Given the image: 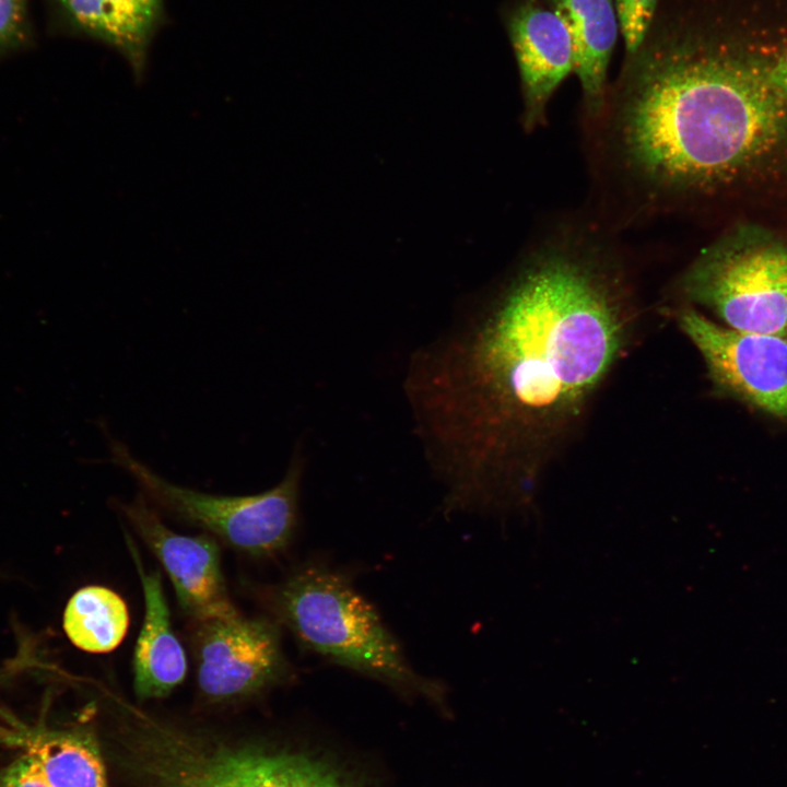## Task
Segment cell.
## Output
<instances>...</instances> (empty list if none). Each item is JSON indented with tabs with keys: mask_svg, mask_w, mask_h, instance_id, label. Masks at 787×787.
Instances as JSON below:
<instances>
[{
	"mask_svg": "<svg viewBox=\"0 0 787 787\" xmlns=\"http://www.w3.org/2000/svg\"><path fill=\"white\" fill-rule=\"evenodd\" d=\"M0 745L31 757L50 787H109L94 737L0 712Z\"/></svg>",
	"mask_w": 787,
	"mask_h": 787,
	"instance_id": "12",
	"label": "cell"
},
{
	"mask_svg": "<svg viewBox=\"0 0 787 787\" xmlns=\"http://www.w3.org/2000/svg\"><path fill=\"white\" fill-rule=\"evenodd\" d=\"M507 31L521 84V124L533 131L545 121L554 92L574 72L569 33L539 0H521L507 15Z\"/></svg>",
	"mask_w": 787,
	"mask_h": 787,
	"instance_id": "10",
	"label": "cell"
},
{
	"mask_svg": "<svg viewBox=\"0 0 787 787\" xmlns=\"http://www.w3.org/2000/svg\"><path fill=\"white\" fill-rule=\"evenodd\" d=\"M26 4L27 0H0V51L25 37Z\"/></svg>",
	"mask_w": 787,
	"mask_h": 787,
	"instance_id": "17",
	"label": "cell"
},
{
	"mask_svg": "<svg viewBox=\"0 0 787 787\" xmlns=\"http://www.w3.org/2000/svg\"><path fill=\"white\" fill-rule=\"evenodd\" d=\"M197 684L210 702L243 698L291 676L280 624L266 618L196 622Z\"/></svg>",
	"mask_w": 787,
	"mask_h": 787,
	"instance_id": "8",
	"label": "cell"
},
{
	"mask_svg": "<svg viewBox=\"0 0 787 787\" xmlns=\"http://www.w3.org/2000/svg\"><path fill=\"white\" fill-rule=\"evenodd\" d=\"M132 743L148 787H363L314 754L210 742L151 721Z\"/></svg>",
	"mask_w": 787,
	"mask_h": 787,
	"instance_id": "4",
	"label": "cell"
},
{
	"mask_svg": "<svg viewBox=\"0 0 787 787\" xmlns=\"http://www.w3.org/2000/svg\"><path fill=\"white\" fill-rule=\"evenodd\" d=\"M268 598L275 621L305 650L403 696L424 697L445 709L444 684L413 668L397 637L346 573L312 560L273 586Z\"/></svg>",
	"mask_w": 787,
	"mask_h": 787,
	"instance_id": "3",
	"label": "cell"
},
{
	"mask_svg": "<svg viewBox=\"0 0 787 787\" xmlns=\"http://www.w3.org/2000/svg\"><path fill=\"white\" fill-rule=\"evenodd\" d=\"M677 291L730 329L787 339V239L760 226H736L691 262Z\"/></svg>",
	"mask_w": 787,
	"mask_h": 787,
	"instance_id": "5",
	"label": "cell"
},
{
	"mask_svg": "<svg viewBox=\"0 0 787 787\" xmlns=\"http://www.w3.org/2000/svg\"><path fill=\"white\" fill-rule=\"evenodd\" d=\"M658 0H615L626 56L643 44L656 15Z\"/></svg>",
	"mask_w": 787,
	"mask_h": 787,
	"instance_id": "16",
	"label": "cell"
},
{
	"mask_svg": "<svg viewBox=\"0 0 787 787\" xmlns=\"http://www.w3.org/2000/svg\"><path fill=\"white\" fill-rule=\"evenodd\" d=\"M571 37L574 72L580 82L587 120L606 102L608 66L618 37L613 0H548Z\"/></svg>",
	"mask_w": 787,
	"mask_h": 787,
	"instance_id": "14",
	"label": "cell"
},
{
	"mask_svg": "<svg viewBox=\"0 0 787 787\" xmlns=\"http://www.w3.org/2000/svg\"><path fill=\"white\" fill-rule=\"evenodd\" d=\"M717 391L787 419V339L725 328L693 307L678 313Z\"/></svg>",
	"mask_w": 787,
	"mask_h": 787,
	"instance_id": "7",
	"label": "cell"
},
{
	"mask_svg": "<svg viewBox=\"0 0 787 787\" xmlns=\"http://www.w3.org/2000/svg\"><path fill=\"white\" fill-rule=\"evenodd\" d=\"M126 542L139 573L144 598V618L132 659L133 689L140 700L161 698L184 681L187 658L172 629L160 572L144 568L128 535Z\"/></svg>",
	"mask_w": 787,
	"mask_h": 787,
	"instance_id": "13",
	"label": "cell"
},
{
	"mask_svg": "<svg viewBox=\"0 0 787 787\" xmlns=\"http://www.w3.org/2000/svg\"><path fill=\"white\" fill-rule=\"evenodd\" d=\"M639 307L595 226L565 224L462 299L414 350L402 389L447 513L533 505L553 460L624 357Z\"/></svg>",
	"mask_w": 787,
	"mask_h": 787,
	"instance_id": "1",
	"label": "cell"
},
{
	"mask_svg": "<svg viewBox=\"0 0 787 787\" xmlns=\"http://www.w3.org/2000/svg\"><path fill=\"white\" fill-rule=\"evenodd\" d=\"M764 67L771 83L787 96V46Z\"/></svg>",
	"mask_w": 787,
	"mask_h": 787,
	"instance_id": "19",
	"label": "cell"
},
{
	"mask_svg": "<svg viewBox=\"0 0 787 787\" xmlns=\"http://www.w3.org/2000/svg\"><path fill=\"white\" fill-rule=\"evenodd\" d=\"M594 128L603 174L636 214H673L787 157V96L680 20L626 56Z\"/></svg>",
	"mask_w": 787,
	"mask_h": 787,
	"instance_id": "2",
	"label": "cell"
},
{
	"mask_svg": "<svg viewBox=\"0 0 787 787\" xmlns=\"http://www.w3.org/2000/svg\"><path fill=\"white\" fill-rule=\"evenodd\" d=\"M129 612L124 599L109 588L86 586L69 600L63 629L78 648L103 654L115 649L126 636Z\"/></svg>",
	"mask_w": 787,
	"mask_h": 787,
	"instance_id": "15",
	"label": "cell"
},
{
	"mask_svg": "<svg viewBox=\"0 0 787 787\" xmlns=\"http://www.w3.org/2000/svg\"><path fill=\"white\" fill-rule=\"evenodd\" d=\"M107 446L110 462L129 474L152 502L240 552L273 555L284 550L295 533L306 465L301 447L295 448L284 477L273 488L250 495H216L168 481L110 434Z\"/></svg>",
	"mask_w": 787,
	"mask_h": 787,
	"instance_id": "6",
	"label": "cell"
},
{
	"mask_svg": "<svg viewBox=\"0 0 787 787\" xmlns=\"http://www.w3.org/2000/svg\"><path fill=\"white\" fill-rule=\"evenodd\" d=\"M73 33L109 47L128 63L133 77L145 73L152 42L166 24L165 0H54Z\"/></svg>",
	"mask_w": 787,
	"mask_h": 787,
	"instance_id": "11",
	"label": "cell"
},
{
	"mask_svg": "<svg viewBox=\"0 0 787 787\" xmlns=\"http://www.w3.org/2000/svg\"><path fill=\"white\" fill-rule=\"evenodd\" d=\"M122 515L166 571L183 610L195 621L239 614L221 569L220 550L208 536H183L169 529L143 496L118 504Z\"/></svg>",
	"mask_w": 787,
	"mask_h": 787,
	"instance_id": "9",
	"label": "cell"
},
{
	"mask_svg": "<svg viewBox=\"0 0 787 787\" xmlns=\"http://www.w3.org/2000/svg\"><path fill=\"white\" fill-rule=\"evenodd\" d=\"M0 787H50L35 762L23 754L0 768Z\"/></svg>",
	"mask_w": 787,
	"mask_h": 787,
	"instance_id": "18",
	"label": "cell"
}]
</instances>
